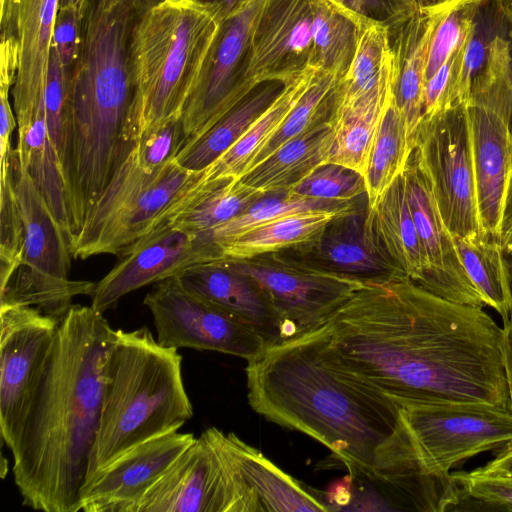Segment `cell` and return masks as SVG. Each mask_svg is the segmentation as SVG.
Returning a JSON list of instances; mask_svg holds the SVG:
<instances>
[{
	"instance_id": "cell-13",
	"label": "cell",
	"mask_w": 512,
	"mask_h": 512,
	"mask_svg": "<svg viewBox=\"0 0 512 512\" xmlns=\"http://www.w3.org/2000/svg\"><path fill=\"white\" fill-rule=\"evenodd\" d=\"M59 321L35 307L1 305L0 430L9 449L48 361Z\"/></svg>"
},
{
	"instance_id": "cell-11",
	"label": "cell",
	"mask_w": 512,
	"mask_h": 512,
	"mask_svg": "<svg viewBox=\"0 0 512 512\" xmlns=\"http://www.w3.org/2000/svg\"><path fill=\"white\" fill-rule=\"evenodd\" d=\"M401 418L422 468L438 478L483 452L512 445V413L470 405H410Z\"/></svg>"
},
{
	"instance_id": "cell-50",
	"label": "cell",
	"mask_w": 512,
	"mask_h": 512,
	"mask_svg": "<svg viewBox=\"0 0 512 512\" xmlns=\"http://www.w3.org/2000/svg\"><path fill=\"white\" fill-rule=\"evenodd\" d=\"M209 14L218 24L239 11L249 0H181Z\"/></svg>"
},
{
	"instance_id": "cell-1",
	"label": "cell",
	"mask_w": 512,
	"mask_h": 512,
	"mask_svg": "<svg viewBox=\"0 0 512 512\" xmlns=\"http://www.w3.org/2000/svg\"><path fill=\"white\" fill-rule=\"evenodd\" d=\"M325 355L392 400L510 411L503 328L408 278L358 290L315 330Z\"/></svg>"
},
{
	"instance_id": "cell-44",
	"label": "cell",
	"mask_w": 512,
	"mask_h": 512,
	"mask_svg": "<svg viewBox=\"0 0 512 512\" xmlns=\"http://www.w3.org/2000/svg\"><path fill=\"white\" fill-rule=\"evenodd\" d=\"M362 24H380L390 34L405 23L419 7L417 0H327Z\"/></svg>"
},
{
	"instance_id": "cell-18",
	"label": "cell",
	"mask_w": 512,
	"mask_h": 512,
	"mask_svg": "<svg viewBox=\"0 0 512 512\" xmlns=\"http://www.w3.org/2000/svg\"><path fill=\"white\" fill-rule=\"evenodd\" d=\"M195 439L192 433L175 431L134 447L85 486L81 511L132 512L144 493Z\"/></svg>"
},
{
	"instance_id": "cell-41",
	"label": "cell",
	"mask_w": 512,
	"mask_h": 512,
	"mask_svg": "<svg viewBox=\"0 0 512 512\" xmlns=\"http://www.w3.org/2000/svg\"><path fill=\"white\" fill-rule=\"evenodd\" d=\"M288 191L311 199L352 202L366 195V185L364 176L359 172L342 165L325 163Z\"/></svg>"
},
{
	"instance_id": "cell-27",
	"label": "cell",
	"mask_w": 512,
	"mask_h": 512,
	"mask_svg": "<svg viewBox=\"0 0 512 512\" xmlns=\"http://www.w3.org/2000/svg\"><path fill=\"white\" fill-rule=\"evenodd\" d=\"M332 116L281 145L240 177L241 181L265 193L293 188L316 168L327 163L333 130Z\"/></svg>"
},
{
	"instance_id": "cell-58",
	"label": "cell",
	"mask_w": 512,
	"mask_h": 512,
	"mask_svg": "<svg viewBox=\"0 0 512 512\" xmlns=\"http://www.w3.org/2000/svg\"><path fill=\"white\" fill-rule=\"evenodd\" d=\"M512 1V0H511Z\"/></svg>"
},
{
	"instance_id": "cell-15",
	"label": "cell",
	"mask_w": 512,
	"mask_h": 512,
	"mask_svg": "<svg viewBox=\"0 0 512 512\" xmlns=\"http://www.w3.org/2000/svg\"><path fill=\"white\" fill-rule=\"evenodd\" d=\"M119 257L91 295V307L98 312L113 308L136 289L177 277L190 266L221 258L222 254L210 237L162 222Z\"/></svg>"
},
{
	"instance_id": "cell-51",
	"label": "cell",
	"mask_w": 512,
	"mask_h": 512,
	"mask_svg": "<svg viewBox=\"0 0 512 512\" xmlns=\"http://www.w3.org/2000/svg\"><path fill=\"white\" fill-rule=\"evenodd\" d=\"M479 468L485 472L512 478V445L496 452L492 460Z\"/></svg>"
},
{
	"instance_id": "cell-2",
	"label": "cell",
	"mask_w": 512,
	"mask_h": 512,
	"mask_svg": "<svg viewBox=\"0 0 512 512\" xmlns=\"http://www.w3.org/2000/svg\"><path fill=\"white\" fill-rule=\"evenodd\" d=\"M247 362L251 408L320 442L349 472H426L400 407L330 361L315 330L266 346Z\"/></svg>"
},
{
	"instance_id": "cell-45",
	"label": "cell",
	"mask_w": 512,
	"mask_h": 512,
	"mask_svg": "<svg viewBox=\"0 0 512 512\" xmlns=\"http://www.w3.org/2000/svg\"><path fill=\"white\" fill-rule=\"evenodd\" d=\"M186 145L181 118L171 120L142 136L134 145L139 162L155 169L174 160Z\"/></svg>"
},
{
	"instance_id": "cell-54",
	"label": "cell",
	"mask_w": 512,
	"mask_h": 512,
	"mask_svg": "<svg viewBox=\"0 0 512 512\" xmlns=\"http://www.w3.org/2000/svg\"><path fill=\"white\" fill-rule=\"evenodd\" d=\"M505 259H506V264H507V268H508L510 286H511V291H512V256L505 255Z\"/></svg>"
},
{
	"instance_id": "cell-4",
	"label": "cell",
	"mask_w": 512,
	"mask_h": 512,
	"mask_svg": "<svg viewBox=\"0 0 512 512\" xmlns=\"http://www.w3.org/2000/svg\"><path fill=\"white\" fill-rule=\"evenodd\" d=\"M181 364L177 348L158 343L147 327L116 330L86 485L134 447L178 431L192 418Z\"/></svg>"
},
{
	"instance_id": "cell-14",
	"label": "cell",
	"mask_w": 512,
	"mask_h": 512,
	"mask_svg": "<svg viewBox=\"0 0 512 512\" xmlns=\"http://www.w3.org/2000/svg\"><path fill=\"white\" fill-rule=\"evenodd\" d=\"M163 346L211 350L246 359L268 346L264 339L223 310L185 289L176 277L158 282L144 298Z\"/></svg>"
},
{
	"instance_id": "cell-7",
	"label": "cell",
	"mask_w": 512,
	"mask_h": 512,
	"mask_svg": "<svg viewBox=\"0 0 512 512\" xmlns=\"http://www.w3.org/2000/svg\"><path fill=\"white\" fill-rule=\"evenodd\" d=\"M17 196L24 224L22 263L1 287V305H24L61 319L77 295L91 296L96 283L68 279L69 238L29 172L19 164Z\"/></svg>"
},
{
	"instance_id": "cell-39",
	"label": "cell",
	"mask_w": 512,
	"mask_h": 512,
	"mask_svg": "<svg viewBox=\"0 0 512 512\" xmlns=\"http://www.w3.org/2000/svg\"><path fill=\"white\" fill-rule=\"evenodd\" d=\"M0 279L5 286L23 258L24 224L17 196L18 152L0 159Z\"/></svg>"
},
{
	"instance_id": "cell-25",
	"label": "cell",
	"mask_w": 512,
	"mask_h": 512,
	"mask_svg": "<svg viewBox=\"0 0 512 512\" xmlns=\"http://www.w3.org/2000/svg\"><path fill=\"white\" fill-rule=\"evenodd\" d=\"M365 215L357 210L333 219L309 246L315 264L358 278L369 285L396 278L369 244L364 233Z\"/></svg>"
},
{
	"instance_id": "cell-10",
	"label": "cell",
	"mask_w": 512,
	"mask_h": 512,
	"mask_svg": "<svg viewBox=\"0 0 512 512\" xmlns=\"http://www.w3.org/2000/svg\"><path fill=\"white\" fill-rule=\"evenodd\" d=\"M226 259L265 292L283 322L287 340L322 327L358 290L368 286L358 278L278 252Z\"/></svg>"
},
{
	"instance_id": "cell-48",
	"label": "cell",
	"mask_w": 512,
	"mask_h": 512,
	"mask_svg": "<svg viewBox=\"0 0 512 512\" xmlns=\"http://www.w3.org/2000/svg\"><path fill=\"white\" fill-rule=\"evenodd\" d=\"M10 89L12 86L0 84V159L13 150L11 135L17 126L16 115H14L9 101Z\"/></svg>"
},
{
	"instance_id": "cell-8",
	"label": "cell",
	"mask_w": 512,
	"mask_h": 512,
	"mask_svg": "<svg viewBox=\"0 0 512 512\" xmlns=\"http://www.w3.org/2000/svg\"><path fill=\"white\" fill-rule=\"evenodd\" d=\"M414 151L452 236H485L478 213L465 102L423 115Z\"/></svg>"
},
{
	"instance_id": "cell-24",
	"label": "cell",
	"mask_w": 512,
	"mask_h": 512,
	"mask_svg": "<svg viewBox=\"0 0 512 512\" xmlns=\"http://www.w3.org/2000/svg\"><path fill=\"white\" fill-rule=\"evenodd\" d=\"M418 10L390 34L394 55L393 93L415 146L423 117L425 71L433 30L448 0H417Z\"/></svg>"
},
{
	"instance_id": "cell-35",
	"label": "cell",
	"mask_w": 512,
	"mask_h": 512,
	"mask_svg": "<svg viewBox=\"0 0 512 512\" xmlns=\"http://www.w3.org/2000/svg\"><path fill=\"white\" fill-rule=\"evenodd\" d=\"M389 96L350 107H335L327 163L342 165L364 176L373 139Z\"/></svg>"
},
{
	"instance_id": "cell-5",
	"label": "cell",
	"mask_w": 512,
	"mask_h": 512,
	"mask_svg": "<svg viewBox=\"0 0 512 512\" xmlns=\"http://www.w3.org/2000/svg\"><path fill=\"white\" fill-rule=\"evenodd\" d=\"M218 26L209 14L181 0L145 12L133 41L136 95L125 133L128 145L181 118Z\"/></svg>"
},
{
	"instance_id": "cell-20",
	"label": "cell",
	"mask_w": 512,
	"mask_h": 512,
	"mask_svg": "<svg viewBox=\"0 0 512 512\" xmlns=\"http://www.w3.org/2000/svg\"><path fill=\"white\" fill-rule=\"evenodd\" d=\"M202 433L225 460L256 512L329 511L316 491H310L234 433L225 434L215 427Z\"/></svg>"
},
{
	"instance_id": "cell-28",
	"label": "cell",
	"mask_w": 512,
	"mask_h": 512,
	"mask_svg": "<svg viewBox=\"0 0 512 512\" xmlns=\"http://www.w3.org/2000/svg\"><path fill=\"white\" fill-rule=\"evenodd\" d=\"M394 55L390 31L380 24L363 28L351 66L337 84L336 109L385 99L393 90Z\"/></svg>"
},
{
	"instance_id": "cell-16",
	"label": "cell",
	"mask_w": 512,
	"mask_h": 512,
	"mask_svg": "<svg viewBox=\"0 0 512 512\" xmlns=\"http://www.w3.org/2000/svg\"><path fill=\"white\" fill-rule=\"evenodd\" d=\"M407 197L425 260L418 285L446 300L485 308L458 255L445 226L414 149L405 170Z\"/></svg>"
},
{
	"instance_id": "cell-57",
	"label": "cell",
	"mask_w": 512,
	"mask_h": 512,
	"mask_svg": "<svg viewBox=\"0 0 512 512\" xmlns=\"http://www.w3.org/2000/svg\"><path fill=\"white\" fill-rule=\"evenodd\" d=\"M511 140H512V125H511Z\"/></svg>"
},
{
	"instance_id": "cell-53",
	"label": "cell",
	"mask_w": 512,
	"mask_h": 512,
	"mask_svg": "<svg viewBox=\"0 0 512 512\" xmlns=\"http://www.w3.org/2000/svg\"><path fill=\"white\" fill-rule=\"evenodd\" d=\"M85 0H59V6L60 8H75L82 10L83 4Z\"/></svg>"
},
{
	"instance_id": "cell-23",
	"label": "cell",
	"mask_w": 512,
	"mask_h": 512,
	"mask_svg": "<svg viewBox=\"0 0 512 512\" xmlns=\"http://www.w3.org/2000/svg\"><path fill=\"white\" fill-rule=\"evenodd\" d=\"M364 233L396 278L420 283L425 260L409 206L404 171L373 206H367Z\"/></svg>"
},
{
	"instance_id": "cell-30",
	"label": "cell",
	"mask_w": 512,
	"mask_h": 512,
	"mask_svg": "<svg viewBox=\"0 0 512 512\" xmlns=\"http://www.w3.org/2000/svg\"><path fill=\"white\" fill-rule=\"evenodd\" d=\"M315 69L310 67L290 79L276 100L250 126V128L219 158L204 169L207 180L219 178H240L262 148L273 137L296 102L310 84Z\"/></svg>"
},
{
	"instance_id": "cell-3",
	"label": "cell",
	"mask_w": 512,
	"mask_h": 512,
	"mask_svg": "<svg viewBox=\"0 0 512 512\" xmlns=\"http://www.w3.org/2000/svg\"><path fill=\"white\" fill-rule=\"evenodd\" d=\"M103 313L72 304L25 418L10 448L22 503L45 512H78L96 442L115 340Z\"/></svg>"
},
{
	"instance_id": "cell-49",
	"label": "cell",
	"mask_w": 512,
	"mask_h": 512,
	"mask_svg": "<svg viewBox=\"0 0 512 512\" xmlns=\"http://www.w3.org/2000/svg\"><path fill=\"white\" fill-rule=\"evenodd\" d=\"M498 241L505 255L512 256V163L504 194Z\"/></svg>"
},
{
	"instance_id": "cell-22",
	"label": "cell",
	"mask_w": 512,
	"mask_h": 512,
	"mask_svg": "<svg viewBox=\"0 0 512 512\" xmlns=\"http://www.w3.org/2000/svg\"><path fill=\"white\" fill-rule=\"evenodd\" d=\"M59 0H0L1 36L18 48L13 102L45 97Z\"/></svg>"
},
{
	"instance_id": "cell-29",
	"label": "cell",
	"mask_w": 512,
	"mask_h": 512,
	"mask_svg": "<svg viewBox=\"0 0 512 512\" xmlns=\"http://www.w3.org/2000/svg\"><path fill=\"white\" fill-rule=\"evenodd\" d=\"M287 82L268 80L257 84L207 132L186 144L175 157L177 163L191 171L206 169L268 109L282 93Z\"/></svg>"
},
{
	"instance_id": "cell-47",
	"label": "cell",
	"mask_w": 512,
	"mask_h": 512,
	"mask_svg": "<svg viewBox=\"0 0 512 512\" xmlns=\"http://www.w3.org/2000/svg\"><path fill=\"white\" fill-rule=\"evenodd\" d=\"M81 12L75 8H60L54 23L52 46L60 58L67 81L80 49Z\"/></svg>"
},
{
	"instance_id": "cell-32",
	"label": "cell",
	"mask_w": 512,
	"mask_h": 512,
	"mask_svg": "<svg viewBox=\"0 0 512 512\" xmlns=\"http://www.w3.org/2000/svg\"><path fill=\"white\" fill-rule=\"evenodd\" d=\"M462 265L485 307L495 310L503 325L512 318V291L505 253L497 238L452 236Z\"/></svg>"
},
{
	"instance_id": "cell-17",
	"label": "cell",
	"mask_w": 512,
	"mask_h": 512,
	"mask_svg": "<svg viewBox=\"0 0 512 512\" xmlns=\"http://www.w3.org/2000/svg\"><path fill=\"white\" fill-rule=\"evenodd\" d=\"M132 512H234L230 480L203 433L144 493Z\"/></svg>"
},
{
	"instance_id": "cell-34",
	"label": "cell",
	"mask_w": 512,
	"mask_h": 512,
	"mask_svg": "<svg viewBox=\"0 0 512 512\" xmlns=\"http://www.w3.org/2000/svg\"><path fill=\"white\" fill-rule=\"evenodd\" d=\"M311 4L310 67L340 81L351 66L365 25L327 0H311Z\"/></svg>"
},
{
	"instance_id": "cell-55",
	"label": "cell",
	"mask_w": 512,
	"mask_h": 512,
	"mask_svg": "<svg viewBox=\"0 0 512 512\" xmlns=\"http://www.w3.org/2000/svg\"><path fill=\"white\" fill-rule=\"evenodd\" d=\"M145 1L153 7V6L165 3L169 0H145Z\"/></svg>"
},
{
	"instance_id": "cell-42",
	"label": "cell",
	"mask_w": 512,
	"mask_h": 512,
	"mask_svg": "<svg viewBox=\"0 0 512 512\" xmlns=\"http://www.w3.org/2000/svg\"><path fill=\"white\" fill-rule=\"evenodd\" d=\"M45 106L50 137L65 179L69 132L68 83L60 58L53 46L45 88Z\"/></svg>"
},
{
	"instance_id": "cell-43",
	"label": "cell",
	"mask_w": 512,
	"mask_h": 512,
	"mask_svg": "<svg viewBox=\"0 0 512 512\" xmlns=\"http://www.w3.org/2000/svg\"><path fill=\"white\" fill-rule=\"evenodd\" d=\"M451 475L458 488L457 505L468 502L476 503L477 509L484 506L483 509L488 510L512 511L511 477L485 472L480 468Z\"/></svg>"
},
{
	"instance_id": "cell-33",
	"label": "cell",
	"mask_w": 512,
	"mask_h": 512,
	"mask_svg": "<svg viewBox=\"0 0 512 512\" xmlns=\"http://www.w3.org/2000/svg\"><path fill=\"white\" fill-rule=\"evenodd\" d=\"M413 149L405 117L392 90L381 114L364 174L368 207L373 206L403 173Z\"/></svg>"
},
{
	"instance_id": "cell-19",
	"label": "cell",
	"mask_w": 512,
	"mask_h": 512,
	"mask_svg": "<svg viewBox=\"0 0 512 512\" xmlns=\"http://www.w3.org/2000/svg\"><path fill=\"white\" fill-rule=\"evenodd\" d=\"M311 0H264L252 31L251 75L289 81L310 68Z\"/></svg>"
},
{
	"instance_id": "cell-36",
	"label": "cell",
	"mask_w": 512,
	"mask_h": 512,
	"mask_svg": "<svg viewBox=\"0 0 512 512\" xmlns=\"http://www.w3.org/2000/svg\"><path fill=\"white\" fill-rule=\"evenodd\" d=\"M512 28L511 0H482L464 45L457 79V99L466 102L472 81L484 65L493 41L510 36Z\"/></svg>"
},
{
	"instance_id": "cell-12",
	"label": "cell",
	"mask_w": 512,
	"mask_h": 512,
	"mask_svg": "<svg viewBox=\"0 0 512 512\" xmlns=\"http://www.w3.org/2000/svg\"><path fill=\"white\" fill-rule=\"evenodd\" d=\"M263 1L249 0L219 24L182 111L186 144L207 132L259 84L251 75V38Z\"/></svg>"
},
{
	"instance_id": "cell-52",
	"label": "cell",
	"mask_w": 512,
	"mask_h": 512,
	"mask_svg": "<svg viewBox=\"0 0 512 512\" xmlns=\"http://www.w3.org/2000/svg\"><path fill=\"white\" fill-rule=\"evenodd\" d=\"M502 328L505 372L509 392L510 412L512 413V318L507 324L503 325Z\"/></svg>"
},
{
	"instance_id": "cell-26",
	"label": "cell",
	"mask_w": 512,
	"mask_h": 512,
	"mask_svg": "<svg viewBox=\"0 0 512 512\" xmlns=\"http://www.w3.org/2000/svg\"><path fill=\"white\" fill-rule=\"evenodd\" d=\"M265 194L240 178L207 180L203 175L160 223L210 237L215 228L243 214Z\"/></svg>"
},
{
	"instance_id": "cell-37",
	"label": "cell",
	"mask_w": 512,
	"mask_h": 512,
	"mask_svg": "<svg viewBox=\"0 0 512 512\" xmlns=\"http://www.w3.org/2000/svg\"><path fill=\"white\" fill-rule=\"evenodd\" d=\"M352 202H334L311 199L289 191L266 193L243 214L218 226L211 232V240L219 246L253 228L282 217L309 211L356 209Z\"/></svg>"
},
{
	"instance_id": "cell-46",
	"label": "cell",
	"mask_w": 512,
	"mask_h": 512,
	"mask_svg": "<svg viewBox=\"0 0 512 512\" xmlns=\"http://www.w3.org/2000/svg\"><path fill=\"white\" fill-rule=\"evenodd\" d=\"M465 42L425 82L423 115H432L459 102L457 79Z\"/></svg>"
},
{
	"instance_id": "cell-6",
	"label": "cell",
	"mask_w": 512,
	"mask_h": 512,
	"mask_svg": "<svg viewBox=\"0 0 512 512\" xmlns=\"http://www.w3.org/2000/svg\"><path fill=\"white\" fill-rule=\"evenodd\" d=\"M203 175L204 170L185 169L175 159L147 169L132 147L70 241L72 257L119 256L156 228Z\"/></svg>"
},
{
	"instance_id": "cell-40",
	"label": "cell",
	"mask_w": 512,
	"mask_h": 512,
	"mask_svg": "<svg viewBox=\"0 0 512 512\" xmlns=\"http://www.w3.org/2000/svg\"><path fill=\"white\" fill-rule=\"evenodd\" d=\"M482 0H448L433 30L425 82L467 39Z\"/></svg>"
},
{
	"instance_id": "cell-38",
	"label": "cell",
	"mask_w": 512,
	"mask_h": 512,
	"mask_svg": "<svg viewBox=\"0 0 512 512\" xmlns=\"http://www.w3.org/2000/svg\"><path fill=\"white\" fill-rule=\"evenodd\" d=\"M338 81L330 73L315 70L310 84L273 137L255 157L250 169L315 123L331 117L336 107Z\"/></svg>"
},
{
	"instance_id": "cell-9",
	"label": "cell",
	"mask_w": 512,
	"mask_h": 512,
	"mask_svg": "<svg viewBox=\"0 0 512 512\" xmlns=\"http://www.w3.org/2000/svg\"><path fill=\"white\" fill-rule=\"evenodd\" d=\"M465 105L479 219L484 233L498 239L512 163V72L484 67L473 79Z\"/></svg>"
},
{
	"instance_id": "cell-56",
	"label": "cell",
	"mask_w": 512,
	"mask_h": 512,
	"mask_svg": "<svg viewBox=\"0 0 512 512\" xmlns=\"http://www.w3.org/2000/svg\"><path fill=\"white\" fill-rule=\"evenodd\" d=\"M510 39L512 41V28H511V32H510Z\"/></svg>"
},
{
	"instance_id": "cell-21",
	"label": "cell",
	"mask_w": 512,
	"mask_h": 512,
	"mask_svg": "<svg viewBox=\"0 0 512 512\" xmlns=\"http://www.w3.org/2000/svg\"><path fill=\"white\" fill-rule=\"evenodd\" d=\"M176 278L189 292L257 332L268 346L287 340L283 322L268 296L253 280L233 269L226 258L195 264Z\"/></svg>"
},
{
	"instance_id": "cell-31",
	"label": "cell",
	"mask_w": 512,
	"mask_h": 512,
	"mask_svg": "<svg viewBox=\"0 0 512 512\" xmlns=\"http://www.w3.org/2000/svg\"><path fill=\"white\" fill-rule=\"evenodd\" d=\"M351 211L319 210L289 215L246 231L218 247L222 257L244 260L289 247L307 246L333 219Z\"/></svg>"
}]
</instances>
